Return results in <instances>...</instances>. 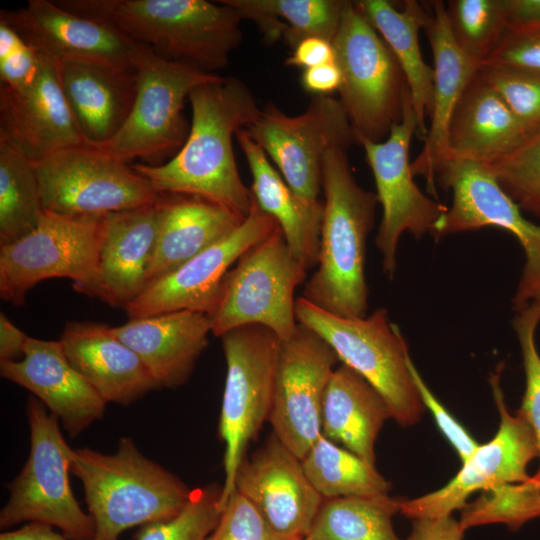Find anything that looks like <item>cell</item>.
Instances as JSON below:
<instances>
[{
  "mask_svg": "<svg viewBox=\"0 0 540 540\" xmlns=\"http://www.w3.org/2000/svg\"><path fill=\"white\" fill-rule=\"evenodd\" d=\"M59 341L71 365L106 403L128 406L159 389L140 357L108 324L69 322Z\"/></svg>",
  "mask_w": 540,
  "mask_h": 540,
  "instance_id": "obj_23",
  "label": "cell"
},
{
  "mask_svg": "<svg viewBox=\"0 0 540 540\" xmlns=\"http://www.w3.org/2000/svg\"><path fill=\"white\" fill-rule=\"evenodd\" d=\"M482 65L540 73V23L507 28Z\"/></svg>",
  "mask_w": 540,
  "mask_h": 540,
  "instance_id": "obj_45",
  "label": "cell"
},
{
  "mask_svg": "<svg viewBox=\"0 0 540 540\" xmlns=\"http://www.w3.org/2000/svg\"><path fill=\"white\" fill-rule=\"evenodd\" d=\"M401 500L388 494L324 499L306 536L309 540H400L392 518Z\"/></svg>",
  "mask_w": 540,
  "mask_h": 540,
  "instance_id": "obj_34",
  "label": "cell"
},
{
  "mask_svg": "<svg viewBox=\"0 0 540 540\" xmlns=\"http://www.w3.org/2000/svg\"><path fill=\"white\" fill-rule=\"evenodd\" d=\"M0 374L39 399L71 438L104 415L107 403L71 365L60 341L28 337L23 358L0 361Z\"/></svg>",
  "mask_w": 540,
  "mask_h": 540,
  "instance_id": "obj_21",
  "label": "cell"
},
{
  "mask_svg": "<svg viewBox=\"0 0 540 540\" xmlns=\"http://www.w3.org/2000/svg\"><path fill=\"white\" fill-rule=\"evenodd\" d=\"M464 530L451 515L435 519L412 520L406 540H462Z\"/></svg>",
  "mask_w": 540,
  "mask_h": 540,
  "instance_id": "obj_48",
  "label": "cell"
},
{
  "mask_svg": "<svg viewBox=\"0 0 540 540\" xmlns=\"http://www.w3.org/2000/svg\"><path fill=\"white\" fill-rule=\"evenodd\" d=\"M155 205L157 235L147 284L226 238L245 219L225 206L194 195L159 193Z\"/></svg>",
  "mask_w": 540,
  "mask_h": 540,
  "instance_id": "obj_27",
  "label": "cell"
},
{
  "mask_svg": "<svg viewBox=\"0 0 540 540\" xmlns=\"http://www.w3.org/2000/svg\"><path fill=\"white\" fill-rule=\"evenodd\" d=\"M357 9L378 32L397 59L408 84L418 135L424 141L433 104L434 70L423 59L419 31L424 28L429 9L415 0L404 1L402 9L387 0H360Z\"/></svg>",
  "mask_w": 540,
  "mask_h": 540,
  "instance_id": "obj_32",
  "label": "cell"
},
{
  "mask_svg": "<svg viewBox=\"0 0 540 540\" xmlns=\"http://www.w3.org/2000/svg\"><path fill=\"white\" fill-rule=\"evenodd\" d=\"M445 11L457 46L482 65L507 29L504 0H450Z\"/></svg>",
  "mask_w": 540,
  "mask_h": 540,
  "instance_id": "obj_38",
  "label": "cell"
},
{
  "mask_svg": "<svg viewBox=\"0 0 540 540\" xmlns=\"http://www.w3.org/2000/svg\"><path fill=\"white\" fill-rule=\"evenodd\" d=\"M155 203L102 216L98 298L113 307L124 309L147 284L157 235Z\"/></svg>",
  "mask_w": 540,
  "mask_h": 540,
  "instance_id": "obj_26",
  "label": "cell"
},
{
  "mask_svg": "<svg viewBox=\"0 0 540 540\" xmlns=\"http://www.w3.org/2000/svg\"><path fill=\"white\" fill-rule=\"evenodd\" d=\"M295 314L298 323L331 346L342 364L380 393L391 418L402 426L419 421L423 404L408 368V347L385 308L369 316L348 318L324 311L301 296L296 299Z\"/></svg>",
  "mask_w": 540,
  "mask_h": 540,
  "instance_id": "obj_6",
  "label": "cell"
},
{
  "mask_svg": "<svg viewBox=\"0 0 540 540\" xmlns=\"http://www.w3.org/2000/svg\"><path fill=\"white\" fill-rule=\"evenodd\" d=\"M206 540H287L265 520L258 509L235 490L225 504L220 520Z\"/></svg>",
  "mask_w": 540,
  "mask_h": 540,
  "instance_id": "obj_43",
  "label": "cell"
},
{
  "mask_svg": "<svg viewBox=\"0 0 540 540\" xmlns=\"http://www.w3.org/2000/svg\"><path fill=\"white\" fill-rule=\"evenodd\" d=\"M332 45L342 75L339 101L357 141H383L410 96L397 59L352 1H346Z\"/></svg>",
  "mask_w": 540,
  "mask_h": 540,
  "instance_id": "obj_8",
  "label": "cell"
},
{
  "mask_svg": "<svg viewBox=\"0 0 540 540\" xmlns=\"http://www.w3.org/2000/svg\"><path fill=\"white\" fill-rule=\"evenodd\" d=\"M43 212L33 161L0 133V246L31 232Z\"/></svg>",
  "mask_w": 540,
  "mask_h": 540,
  "instance_id": "obj_35",
  "label": "cell"
},
{
  "mask_svg": "<svg viewBox=\"0 0 540 540\" xmlns=\"http://www.w3.org/2000/svg\"><path fill=\"white\" fill-rule=\"evenodd\" d=\"M242 17L254 21L266 40L273 34L274 20L282 39L293 49L309 37L333 41L346 1L342 0H221Z\"/></svg>",
  "mask_w": 540,
  "mask_h": 540,
  "instance_id": "obj_33",
  "label": "cell"
},
{
  "mask_svg": "<svg viewBox=\"0 0 540 540\" xmlns=\"http://www.w3.org/2000/svg\"><path fill=\"white\" fill-rule=\"evenodd\" d=\"M537 326V323L518 315L513 320L525 371V391L517 413L531 426L537 440L540 459V355L535 342ZM534 475L540 479V464Z\"/></svg>",
  "mask_w": 540,
  "mask_h": 540,
  "instance_id": "obj_42",
  "label": "cell"
},
{
  "mask_svg": "<svg viewBox=\"0 0 540 540\" xmlns=\"http://www.w3.org/2000/svg\"><path fill=\"white\" fill-rule=\"evenodd\" d=\"M221 489L216 485L193 489L177 516L140 526L134 540H206L221 517Z\"/></svg>",
  "mask_w": 540,
  "mask_h": 540,
  "instance_id": "obj_39",
  "label": "cell"
},
{
  "mask_svg": "<svg viewBox=\"0 0 540 540\" xmlns=\"http://www.w3.org/2000/svg\"><path fill=\"white\" fill-rule=\"evenodd\" d=\"M304 471L324 498L388 494L391 484L371 465L323 435L301 459Z\"/></svg>",
  "mask_w": 540,
  "mask_h": 540,
  "instance_id": "obj_36",
  "label": "cell"
},
{
  "mask_svg": "<svg viewBox=\"0 0 540 540\" xmlns=\"http://www.w3.org/2000/svg\"><path fill=\"white\" fill-rule=\"evenodd\" d=\"M306 272L278 226L225 275L217 306L209 316L212 334L221 337L242 326L262 325L281 341L289 339L298 325L294 293Z\"/></svg>",
  "mask_w": 540,
  "mask_h": 540,
  "instance_id": "obj_10",
  "label": "cell"
},
{
  "mask_svg": "<svg viewBox=\"0 0 540 540\" xmlns=\"http://www.w3.org/2000/svg\"><path fill=\"white\" fill-rule=\"evenodd\" d=\"M236 139L251 172L253 199L275 219L291 251L306 269L314 268L319 258L323 203H308L300 198L245 128L237 132Z\"/></svg>",
  "mask_w": 540,
  "mask_h": 540,
  "instance_id": "obj_30",
  "label": "cell"
},
{
  "mask_svg": "<svg viewBox=\"0 0 540 540\" xmlns=\"http://www.w3.org/2000/svg\"><path fill=\"white\" fill-rule=\"evenodd\" d=\"M0 133L32 160L87 144L63 94L56 62L42 56L36 79L21 89L0 85Z\"/></svg>",
  "mask_w": 540,
  "mask_h": 540,
  "instance_id": "obj_22",
  "label": "cell"
},
{
  "mask_svg": "<svg viewBox=\"0 0 540 540\" xmlns=\"http://www.w3.org/2000/svg\"><path fill=\"white\" fill-rule=\"evenodd\" d=\"M391 418L380 393L360 374L341 364L336 367L322 405V435L375 465V442Z\"/></svg>",
  "mask_w": 540,
  "mask_h": 540,
  "instance_id": "obj_31",
  "label": "cell"
},
{
  "mask_svg": "<svg viewBox=\"0 0 540 540\" xmlns=\"http://www.w3.org/2000/svg\"><path fill=\"white\" fill-rule=\"evenodd\" d=\"M480 73L532 134L540 131V73L489 65Z\"/></svg>",
  "mask_w": 540,
  "mask_h": 540,
  "instance_id": "obj_41",
  "label": "cell"
},
{
  "mask_svg": "<svg viewBox=\"0 0 540 540\" xmlns=\"http://www.w3.org/2000/svg\"><path fill=\"white\" fill-rule=\"evenodd\" d=\"M103 215L44 210L36 227L0 246V296L16 306L39 282L68 278L78 292L99 297L98 248Z\"/></svg>",
  "mask_w": 540,
  "mask_h": 540,
  "instance_id": "obj_9",
  "label": "cell"
},
{
  "mask_svg": "<svg viewBox=\"0 0 540 540\" xmlns=\"http://www.w3.org/2000/svg\"><path fill=\"white\" fill-rule=\"evenodd\" d=\"M333 62H335V52L332 42L319 37H309L292 49L285 64L305 70Z\"/></svg>",
  "mask_w": 540,
  "mask_h": 540,
  "instance_id": "obj_47",
  "label": "cell"
},
{
  "mask_svg": "<svg viewBox=\"0 0 540 540\" xmlns=\"http://www.w3.org/2000/svg\"><path fill=\"white\" fill-rule=\"evenodd\" d=\"M245 130L289 187L308 203L320 202L327 152L358 143L341 102L331 96H313L306 110L296 116L268 103Z\"/></svg>",
  "mask_w": 540,
  "mask_h": 540,
  "instance_id": "obj_14",
  "label": "cell"
},
{
  "mask_svg": "<svg viewBox=\"0 0 540 540\" xmlns=\"http://www.w3.org/2000/svg\"><path fill=\"white\" fill-rule=\"evenodd\" d=\"M192 120L188 137L164 164H132L158 193L199 196L246 217L253 196L243 183L233 151V137L259 113L245 83L222 77L195 88L188 98Z\"/></svg>",
  "mask_w": 540,
  "mask_h": 540,
  "instance_id": "obj_1",
  "label": "cell"
},
{
  "mask_svg": "<svg viewBox=\"0 0 540 540\" xmlns=\"http://www.w3.org/2000/svg\"><path fill=\"white\" fill-rule=\"evenodd\" d=\"M428 6L423 29L434 62L433 104L423 148L411 166L414 175L424 177L429 190L435 193L436 171L448 160V129L453 111L481 64L468 57L453 40L444 2L435 0Z\"/></svg>",
  "mask_w": 540,
  "mask_h": 540,
  "instance_id": "obj_24",
  "label": "cell"
},
{
  "mask_svg": "<svg viewBox=\"0 0 540 540\" xmlns=\"http://www.w3.org/2000/svg\"><path fill=\"white\" fill-rule=\"evenodd\" d=\"M518 316L533 321L537 324L540 322V293L537 294L530 303L521 312L517 313Z\"/></svg>",
  "mask_w": 540,
  "mask_h": 540,
  "instance_id": "obj_53",
  "label": "cell"
},
{
  "mask_svg": "<svg viewBox=\"0 0 540 540\" xmlns=\"http://www.w3.org/2000/svg\"><path fill=\"white\" fill-rule=\"evenodd\" d=\"M56 64L63 94L85 142L97 146L110 140L131 111L136 95L134 68Z\"/></svg>",
  "mask_w": 540,
  "mask_h": 540,
  "instance_id": "obj_29",
  "label": "cell"
},
{
  "mask_svg": "<svg viewBox=\"0 0 540 540\" xmlns=\"http://www.w3.org/2000/svg\"><path fill=\"white\" fill-rule=\"evenodd\" d=\"M71 474L82 483L94 540H119L136 526L171 519L190 500L192 490L176 475L146 457L130 437L112 454L74 450Z\"/></svg>",
  "mask_w": 540,
  "mask_h": 540,
  "instance_id": "obj_4",
  "label": "cell"
},
{
  "mask_svg": "<svg viewBox=\"0 0 540 540\" xmlns=\"http://www.w3.org/2000/svg\"><path fill=\"white\" fill-rule=\"evenodd\" d=\"M324 193L317 269L302 297L331 314L366 316V241L373 228L377 195L355 180L346 150L333 148L322 170Z\"/></svg>",
  "mask_w": 540,
  "mask_h": 540,
  "instance_id": "obj_3",
  "label": "cell"
},
{
  "mask_svg": "<svg viewBox=\"0 0 540 540\" xmlns=\"http://www.w3.org/2000/svg\"><path fill=\"white\" fill-rule=\"evenodd\" d=\"M408 368L422 404L433 414L438 428L456 450L461 461L465 460L479 444L430 391L411 358L408 360Z\"/></svg>",
  "mask_w": 540,
  "mask_h": 540,
  "instance_id": "obj_46",
  "label": "cell"
},
{
  "mask_svg": "<svg viewBox=\"0 0 540 540\" xmlns=\"http://www.w3.org/2000/svg\"><path fill=\"white\" fill-rule=\"evenodd\" d=\"M28 337L3 312L0 313V361L21 360Z\"/></svg>",
  "mask_w": 540,
  "mask_h": 540,
  "instance_id": "obj_50",
  "label": "cell"
},
{
  "mask_svg": "<svg viewBox=\"0 0 540 540\" xmlns=\"http://www.w3.org/2000/svg\"><path fill=\"white\" fill-rule=\"evenodd\" d=\"M487 165L520 209L540 220V131L512 154Z\"/></svg>",
  "mask_w": 540,
  "mask_h": 540,
  "instance_id": "obj_40",
  "label": "cell"
},
{
  "mask_svg": "<svg viewBox=\"0 0 540 540\" xmlns=\"http://www.w3.org/2000/svg\"><path fill=\"white\" fill-rule=\"evenodd\" d=\"M0 540H68L63 534L53 530V527L29 522L21 528L6 530L0 534Z\"/></svg>",
  "mask_w": 540,
  "mask_h": 540,
  "instance_id": "obj_52",
  "label": "cell"
},
{
  "mask_svg": "<svg viewBox=\"0 0 540 540\" xmlns=\"http://www.w3.org/2000/svg\"><path fill=\"white\" fill-rule=\"evenodd\" d=\"M507 28L540 23V0H504Z\"/></svg>",
  "mask_w": 540,
  "mask_h": 540,
  "instance_id": "obj_51",
  "label": "cell"
},
{
  "mask_svg": "<svg viewBox=\"0 0 540 540\" xmlns=\"http://www.w3.org/2000/svg\"><path fill=\"white\" fill-rule=\"evenodd\" d=\"M418 122L411 97L405 102L400 122L392 126L386 139L358 140L365 152L382 206L376 246L382 256L384 273L392 278L397 266V249L403 233L416 238L432 235L447 206L426 196L417 186L410 162V144L418 134Z\"/></svg>",
  "mask_w": 540,
  "mask_h": 540,
  "instance_id": "obj_15",
  "label": "cell"
},
{
  "mask_svg": "<svg viewBox=\"0 0 540 540\" xmlns=\"http://www.w3.org/2000/svg\"><path fill=\"white\" fill-rule=\"evenodd\" d=\"M300 83L313 96H330L334 91H339L342 75L336 62H333L303 70Z\"/></svg>",
  "mask_w": 540,
  "mask_h": 540,
  "instance_id": "obj_49",
  "label": "cell"
},
{
  "mask_svg": "<svg viewBox=\"0 0 540 540\" xmlns=\"http://www.w3.org/2000/svg\"><path fill=\"white\" fill-rule=\"evenodd\" d=\"M0 21L37 53L56 63L133 68V41L108 25L64 9L56 1L29 0L19 9H1Z\"/></svg>",
  "mask_w": 540,
  "mask_h": 540,
  "instance_id": "obj_20",
  "label": "cell"
},
{
  "mask_svg": "<svg viewBox=\"0 0 540 540\" xmlns=\"http://www.w3.org/2000/svg\"><path fill=\"white\" fill-rule=\"evenodd\" d=\"M532 135L479 70L453 111L448 159L491 164L521 148Z\"/></svg>",
  "mask_w": 540,
  "mask_h": 540,
  "instance_id": "obj_28",
  "label": "cell"
},
{
  "mask_svg": "<svg viewBox=\"0 0 540 540\" xmlns=\"http://www.w3.org/2000/svg\"><path fill=\"white\" fill-rule=\"evenodd\" d=\"M42 56L26 43L8 24L0 21L1 85L21 89L39 74Z\"/></svg>",
  "mask_w": 540,
  "mask_h": 540,
  "instance_id": "obj_44",
  "label": "cell"
},
{
  "mask_svg": "<svg viewBox=\"0 0 540 540\" xmlns=\"http://www.w3.org/2000/svg\"><path fill=\"white\" fill-rule=\"evenodd\" d=\"M436 180L452 193V203L434 227L435 239L493 226L518 240L525 264L512 303L521 312L540 293V225L524 217L487 164L448 159L437 169Z\"/></svg>",
  "mask_w": 540,
  "mask_h": 540,
  "instance_id": "obj_12",
  "label": "cell"
},
{
  "mask_svg": "<svg viewBox=\"0 0 540 540\" xmlns=\"http://www.w3.org/2000/svg\"><path fill=\"white\" fill-rule=\"evenodd\" d=\"M43 209L104 215L154 204L159 193L132 165L98 148L76 145L33 161Z\"/></svg>",
  "mask_w": 540,
  "mask_h": 540,
  "instance_id": "obj_13",
  "label": "cell"
},
{
  "mask_svg": "<svg viewBox=\"0 0 540 540\" xmlns=\"http://www.w3.org/2000/svg\"><path fill=\"white\" fill-rule=\"evenodd\" d=\"M277 227L275 219L253 199L248 215L234 232L175 270L149 282L124 308L127 315L133 319L186 310L210 316L231 265Z\"/></svg>",
  "mask_w": 540,
  "mask_h": 540,
  "instance_id": "obj_18",
  "label": "cell"
},
{
  "mask_svg": "<svg viewBox=\"0 0 540 540\" xmlns=\"http://www.w3.org/2000/svg\"><path fill=\"white\" fill-rule=\"evenodd\" d=\"M64 9L101 22L159 55L207 73L223 69L242 41L240 14L222 1L60 0Z\"/></svg>",
  "mask_w": 540,
  "mask_h": 540,
  "instance_id": "obj_2",
  "label": "cell"
},
{
  "mask_svg": "<svg viewBox=\"0 0 540 540\" xmlns=\"http://www.w3.org/2000/svg\"><path fill=\"white\" fill-rule=\"evenodd\" d=\"M235 490L287 540L306 538L324 500L309 481L301 459L273 433L241 462Z\"/></svg>",
  "mask_w": 540,
  "mask_h": 540,
  "instance_id": "obj_19",
  "label": "cell"
},
{
  "mask_svg": "<svg viewBox=\"0 0 540 540\" xmlns=\"http://www.w3.org/2000/svg\"><path fill=\"white\" fill-rule=\"evenodd\" d=\"M220 338L227 367L218 429L225 444L223 509L249 443L269 419L281 340L262 325L242 326Z\"/></svg>",
  "mask_w": 540,
  "mask_h": 540,
  "instance_id": "obj_11",
  "label": "cell"
},
{
  "mask_svg": "<svg viewBox=\"0 0 540 540\" xmlns=\"http://www.w3.org/2000/svg\"><path fill=\"white\" fill-rule=\"evenodd\" d=\"M30 451L20 473L8 484L9 499L0 512V528L22 522L57 527L68 540H94L95 524L76 500L69 474L74 450L58 418L35 396L26 405Z\"/></svg>",
  "mask_w": 540,
  "mask_h": 540,
  "instance_id": "obj_7",
  "label": "cell"
},
{
  "mask_svg": "<svg viewBox=\"0 0 540 540\" xmlns=\"http://www.w3.org/2000/svg\"><path fill=\"white\" fill-rule=\"evenodd\" d=\"M489 381L500 414L497 433L462 461L460 470L445 486L415 499L401 500L400 512L409 519L450 516L453 511L461 510L476 491L530 478L527 467L539 455L534 432L519 413L508 412L499 374H491Z\"/></svg>",
  "mask_w": 540,
  "mask_h": 540,
  "instance_id": "obj_17",
  "label": "cell"
},
{
  "mask_svg": "<svg viewBox=\"0 0 540 540\" xmlns=\"http://www.w3.org/2000/svg\"><path fill=\"white\" fill-rule=\"evenodd\" d=\"M297 540H309V539H307V538H302V539H297Z\"/></svg>",
  "mask_w": 540,
  "mask_h": 540,
  "instance_id": "obj_54",
  "label": "cell"
},
{
  "mask_svg": "<svg viewBox=\"0 0 540 540\" xmlns=\"http://www.w3.org/2000/svg\"><path fill=\"white\" fill-rule=\"evenodd\" d=\"M460 511L458 521L464 531L491 523H504L510 530H517L540 517V479L533 475L523 482L492 486Z\"/></svg>",
  "mask_w": 540,
  "mask_h": 540,
  "instance_id": "obj_37",
  "label": "cell"
},
{
  "mask_svg": "<svg viewBox=\"0 0 540 540\" xmlns=\"http://www.w3.org/2000/svg\"><path fill=\"white\" fill-rule=\"evenodd\" d=\"M112 331L136 352L159 389L188 381L212 333L208 315L186 310L133 318Z\"/></svg>",
  "mask_w": 540,
  "mask_h": 540,
  "instance_id": "obj_25",
  "label": "cell"
},
{
  "mask_svg": "<svg viewBox=\"0 0 540 540\" xmlns=\"http://www.w3.org/2000/svg\"><path fill=\"white\" fill-rule=\"evenodd\" d=\"M131 63L136 95L128 118L110 140L94 147L125 163L139 159L158 166L173 158L188 137L190 124L183 108L190 93L220 76L169 60L135 42Z\"/></svg>",
  "mask_w": 540,
  "mask_h": 540,
  "instance_id": "obj_5",
  "label": "cell"
},
{
  "mask_svg": "<svg viewBox=\"0 0 540 540\" xmlns=\"http://www.w3.org/2000/svg\"><path fill=\"white\" fill-rule=\"evenodd\" d=\"M338 361L331 346L303 324L281 341L268 422L300 459L322 435L323 399Z\"/></svg>",
  "mask_w": 540,
  "mask_h": 540,
  "instance_id": "obj_16",
  "label": "cell"
}]
</instances>
